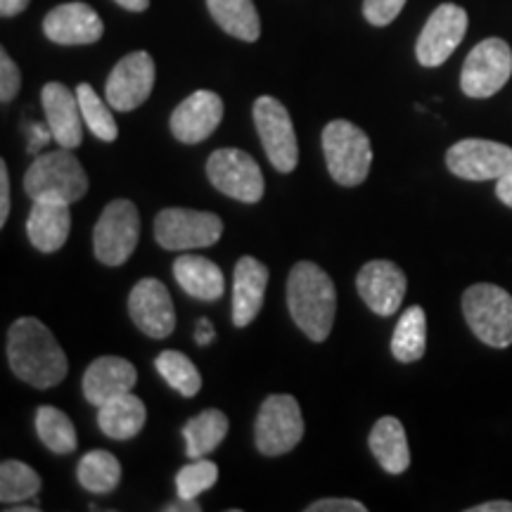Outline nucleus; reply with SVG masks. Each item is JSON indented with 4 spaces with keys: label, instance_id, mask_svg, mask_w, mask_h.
I'll list each match as a JSON object with an SVG mask.
<instances>
[{
    "label": "nucleus",
    "instance_id": "nucleus-1",
    "mask_svg": "<svg viewBox=\"0 0 512 512\" xmlns=\"http://www.w3.org/2000/svg\"><path fill=\"white\" fill-rule=\"evenodd\" d=\"M10 370L36 389H50L67 377L69 363L53 332L41 320L19 318L8 332Z\"/></svg>",
    "mask_w": 512,
    "mask_h": 512
},
{
    "label": "nucleus",
    "instance_id": "nucleus-2",
    "mask_svg": "<svg viewBox=\"0 0 512 512\" xmlns=\"http://www.w3.org/2000/svg\"><path fill=\"white\" fill-rule=\"evenodd\" d=\"M287 309L306 337L325 342L337 311V292L330 275L311 261H299L287 278Z\"/></svg>",
    "mask_w": 512,
    "mask_h": 512
},
{
    "label": "nucleus",
    "instance_id": "nucleus-3",
    "mask_svg": "<svg viewBox=\"0 0 512 512\" xmlns=\"http://www.w3.org/2000/svg\"><path fill=\"white\" fill-rule=\"evenodd\" d=\"M24 190L31 200L48 202H79L88 192V176L67 147L38 155L24 176Z\"/></svg>",
    "mask_w": 512,
    "mask_h": 512
},
{
    "label": "nucleus",
    "instance_id": "nucleus-4",
    "mask_svg": "<svg viewBox=\"0 0 512 512\" xmlns=\"http://www.w3.org/2000/svg\"><path fill=\"white\" fill-rule=\"evenodd\" d=\"M323 155L332 181L339 185H361L373 166V145L363 128L337 119L323 128Z\"/></svg>",
    "mask_w": 512,
    "mask_h": 512
},
{
    "label": "nucleus",
    "instance_id": "nucleus-5",
    "mask_svg": "<svg viewBox=\"0 0 512 512\" xmlns=\"http://www.w3.org/2000/svg\"><path fill=\"white\" fill-rule=\"evenodd\" d=\"M467 325L484 344L505 349L512 344V294L503 287L479 283L463 294Z\"/></svg>",
    "mask_w": 512,
    "mask_h": 512
},
{
    "label": "nucleus",
    "instance_id": "nucleus-6",
    "mask_svg": "<svg viewBox=\"0 0 512 512\" xmlns=\"http://www.w3.org/2000/svg\"><path fill=\"white\" fill-rule=\"evenodd\" d=\"M140 214L131 200H114L100 214L93 230V249L105 266H121L136 252Z\"/></svg>",
    "mask_w": 512,
    "mask_h": 512
},
{
    "label": "nucleus",
    "instance_id": "nucleus-7",
    "mask_svg": "<svg viewBox=\"0 0 512 512\" xmlns=\"http://www.w3.org/2000/svg\"><path fill=\"white\" fill-rule=\"evenodd\" d=\"M512 76V50L503 38H486L465 57L460 88L467 98H491Z\"/></svg>",
    "mask_w": 512,
    "mask_h": 512
},
{
    "label": "nucleus",
    "instance_id": "nucleus-8",
    "mask_svg": "<svg viewBox=\"0 0 512 512\" xmlns=\"http://www.w3.org/2000/svg\"><path fill=\"white\" fill-rule=\"evenodd\" d=\"M304 437V418L299 401L290 394H273L261 403L256 418V448L264 456L290 453Z\"/></svg>",
    "mask_w": 512,
    "mask_h": 512
},
{
    "label": "nucleus",
    "instance_id": "nucleus-9",
    "mask_svg": "<svg viewBox=\"0 0 512 512\" xmlns=\"http://www.w3.org/2000/svg\"><path fill=\"white\" fill-rule=\"evenodd\" d=\"M221 235L223 221L211 211L164 209L155 219V240L171 252L211 247Z\"/></svg>",
    "mask_w": 512,
    "mask_h": 512
},
{
    "label": "nucleus",
    "instance_id": "nucleus-10",
    "mask_svg": "<svg viewBox=\"0 0 512 512\" xmlns=\"http://www.w3.org/2000/svg\"><path fill=\"white\" fill-rule=\"evenodd\" d=\"M254 124L259 131L261 145H264L268 162L280 174H290L299 164V145L290 112L280 100L264 95L254 102Z\"/></svg>",
    "mask_w": 512,
    "mask_h": 512
},
{
    "label": "nucleus",
    "instance_id": "nucleus-11",
    "mask_svg": "<svg viewBox=\"0 0 512 512\" xmlns=\"http://www.w3.org/2000/svg\"><path fill=\"white\" fill-rule=\"evenodd\" d=\"M207 176L216 190L238 202L254 204L264 197L266 185L259 164L238 147H223V150L211 152Z\"/></svg>",
    "mask_w": 512,
    "mask_h": 512
},
{
    "label": "nucleus",
    "instance_id": "nucleus-12",
    "mask_svg": "<svg viewBox=\"0 0 512 512\" xmlns=\"http://www.w3.org/2000/svg\"><path fill=\"white\" fill-rule=\"evenodd\" d=\"M446 166L463 181H498L512 171V147L482 138L458 140L446 152Z\"/></svg>",
    "mask_w": 512,
    "mask_h": 512
},
{
    "label": "nucleus",
    "instance_id": "nucleus-13",
    "mask_svg": "<svg viewBox=\"0 0 512 512\" xmlns=\"http://www.w3.org/2000/svg\"><path fill=\"white\" fill-rule=\"evenodd\" d=\"M467 34V12L460 5L444 3L432 12L422 27L415 55L422 67H439L456 53Z\"/></svg>",
    "mask_w": 512,
    "mask_h": 512
},
{
    "label": "nucleus",
    "instance_id": "nucleus-14",
    "mask_svg": "<svg viewBox=\"0 0 512 512\" xmlns=\"http://www.w3.org/2000/svg\"><path fill=\"white\" fill-rule=\"evenodd\" d=\"M152 88H155V60L145 50H138L119 60L112 69L105 86V98L112 110L131 112L150 98Z\"/></svg>",
    "mask_w": 512,
    "mask_h": 512
},
{
    "label": "nucleus",
    "instance_id": "nucleus-15",
    "mask_svg": "<svg viewBox=\"0 0 512 512\" xmlns=\"http://www.w3.org/2000/svg\"><path fill=\"white\" fill-rule=\"evenodd\" d=\"M128 313L140 332L152 339L169 337L176 328V311L166 285L157 278H145L128 294Z\"/></svg>",
    "mask_w": 512,
    "mask_h": 512
},
{
    "label": "nucleus",
    "instance_id": "nucleus-16",
    "mask_svg": "<svg viewBox=\"0 0 512 512\" xmlns=\"http://www.w3.org/2000/svg\"><path fill=\"white\" fill-rule=\"evenodd\" d=\"M356 287L370 311L377 316H392L401 309L408 280L394 261L375 259L358 271Z\"/></svg>",
    "mask_w": 512,
    "mask_h": 512
},
{
    "label": "nucleus",
    "instance_id": "nucleus-17",
    "mask_svg": "<svg viewBox=\"0 0 512 512\" xmlns=\"http://www.w3.org/2000/svg\"><path fill=\"white\" fill-rule=\"evenodd\" d=\"M102 31L100 15L86 3L57 5L43 19V34L57 46H91L100 41Z\"/></svg>",
    "mask_w": 512,
    "mask_h": 512
},
{
    "label": "nucleus",
    "instance_id": "nucleus-18",
    "mask_svg": "<svg viewBox=\"0 0 512 512\" xmlns=\"http://www.w3.org/2000/svg\"><path fill=\"white\" fill-rule=\"evenodd\" d=\"M223 119V100L211 91H197L185 98L171 114V133L181 143L195 145L207 140Z\"/></svg>",
    "mask_w": 512,
    "mask_h": 512
},
{
    "label": "nucleus",
    "instance_id": "nucleus-19",
    "mask_svg": "<svg viewBox=\"0 0 512 512\" xmlns=\"http://www.w3.org/2000/svg\"><path fill=\"white\" fill-rule=\"evenodd\" d=\"M41 100L55 143L67 147V150L79 147L83 140V114L76 93L53 81L43 86Z\"/></svg>",
    "mask_w": 512,
    "mask_h": 512
},
{
    "label": "nucleus",
    "instance_id": "nucleus-20",
    "mask_svg": "<svg viewBox=\"0 0 512 512\" xmlns=\"http://www.w3.org/2000/svg\"><path fill=\"white\" fill-rule=\"evenodd\" d=\"M138 373L136 366L126 358L119 356H102L88 366L83 375V394L93 406L117 399L121 394H128L136 387Z\"/></svg>",
    "mask_w": 512,
    "mask_h": 512
},
{
    "label": "nucleus",
    "instance_id": "nucleus-21",
    "mask_svg": "<svg viewBox=\"0 0 512 512\" xmlns=\"http://www.w3.org/2000/svg\"><path fill=\"white\" fill-rule=\"evenodd\" d=\"M268 285V268L254 256H242L235 264L233 283V323L235 328H247L259 316L264 306Z\"/></svg>",
    "mask_w": 512,
    "mask_h": 512
},
{
    "label": "nucleus",
    "instance_id": "nucleus-22",
    "mask_svg": "<svg viewBox=\"0 0 512 512\" xmlns=\"http://www.w3.org/2000/svg\"><path fill=\"white\" fill-rule=\"evenodd\" d=\"M72 230V211L64 202L36 200L29 211L27 235L38 252L53 254L64 247Z\"/></svg>",
    "mask_w": 512,
    "mask_h": 512
},
{
    "label": "nucleus",
    "instance_id": "nucleus-23",
    "mask_svg": "<svg viewBox=\"0 0 512 512\" xmlns=\"http://www.w3.org/2000/svg\"><path fill=\"white\" fill-rule=\"evenodd\" d=\"M174 278L190 297L204 299V302L221 299L223 290H226L223 271L214 261L204 259V256H178L174 264Z\"/></svg>",
    "mask_w": 512,
    "mask_h": 512
},
{
    "label": "nucleus",
    "instance_id": "nucleus-24",
    "mask_svg": "<svg viewBox=\"0 0 512 512\" xmlns=\"http://www.w3.org/2000/svg\"><path fill=\"white\" fill-rule=\"evenodd\" d=\"M370 451L377 458L384 470L389 475H401V472L408 470L411 465V448H408L406 432H403V425L392 415L387 418H380L375 422L373 432L368 437Z\"/></svg>",
    "mask_w": 512,
    "mask_h": 512
},
{
    "label": "nucleus",
    "instance_id": "nucleus-25",
    "mask_svg": "<svg viewBox=\"0 0 512 512\" xmlns=\"http://www.w3.org/2000/svg\"><path fill=\"white\" fill-rule=\"evenodd\" d=\"M147 408L136 394H121L117 399L102 403L98 411L100 430L110 439L126 441L133 439L145 427Z\"/></svg>",
    "mask_w": 512,
    "mask_h": 512
},
{
    "label": "nucleus",
    "instance_id": "nucleus-26",
    "mask_svg": "<svg viewBox=\"0 0 512 512\" xmlns=\"http://www.w3.org/2000/svg\"><path fill=\"white\" fill-rule=\"evenodd\" d=\"M214 22L226 34L254 43L261 36V19L254 0H207Z\"/></svg>",
    "mask_w": 512,
    "mask_h": 512
},
{
    "label": "nucleus",
    "instance_id": "nucleus-27",
    "mask_svg": "<svg viewBox=\"0 0 512 512\" xmlns=\"http://www.w3.org/2000/svg\"><path fill=\"white\" fill-rule=\"evenodd\" d=\"M228 427L230 425L226 413H221L219 408H209V411L190 418L183 427L185 453H188V458H204L207 453L214 451L226 439Z\"/></svg>",
    "mask_w": 512,
    "mask_h": 512
},
{
    "label": "nucleus",
    "instance_id": "nucleus-28",
    "mask_svg": "<svg viewBox=\"0 0 512 512\" xmlns=\"http://www.w3.org/2000/svg\"><path fill=\"white\" fill-rule=\"evenodd\" d=\"M427 349V318L420 306H411L399 318L392 337V354L401 363H415Z\"/></svg>",
    "mask_w": 512,
    "mask_h": 512
},
{
    "label": "nucleus",
    "instance_id": "nucleus-29",
    "mask_svg": "<svg viewBox=\"0 0 512 512\" xmlns=\"http://www.w3.org/2000/svg\"><path fill=\"white\" fill-rule=\"evenodd\" d=\"M121 482V465L110 451H91L79 463V484L93 494H110Z\"/></svg>",
    "mask_w": 512,
    "mask_h": 512
},
{
    "label": "nucleus",
    "instance_id": "nucleus-30",
    "mask_svg": "<svg viewBox=\"0 0 512 512\" xmlns=\"http://www.w3.org/2000/svg\"><path fill=\"white\" fill-rule=\"evenodd\" d=\"M36 432L43 446L53 453H72L76 448L74 422L55 406H41L36 411Z\"/></svg>",
    "mask_w": 512,
    "mask_h": 512
},
{
    "label": "nucleus",
    "instance_id": "nucleus-31",
    "mask_svg": "<svg viewBox=\"0 0 512 512\" xmlns=\"http://www.w3.org/2000/svg\"><path fill=\"white\" fill-rule=\"evenodd\" d=\"M76 98H79V105H81L83 124L91 128L93 136L105 140V143L117 140L119 126L112 117L110 102L105 105V100H102L100 95L93 91V86H88V83H81V86L76 88Z\"/></svg>",
    "mask_w": 512,
    "mask_h": 512
},
{
    "label": "nucleus",
    "instance_id": "nucleus-32",
    "mask_svg": "<svg viewBox=\"0 0 512 512\" xmlns=\"http://www.w3.org/2000/svg\"><path fill=\"white\" fill-rule=\"evenodd\" d=\"M155 368L159 370V375L164 377L169 387H174L176 392H181V396H195L202 389V377L200 370L195 368V363L190 361L188 356L181 354V351H162L157 356Z\"/></svg>",
    "mask_w": 512,
    "mask_h": 512
},
{
    "label": "nucleus",
    "instance_id": "nucleus-33",
    "mask_svg": "<svg viewBox=\"0 0 512 512\" xmlns=\"http://www.w3.org/2000/svg\"><path fill=\"white\" fill-rule=\"evenodd\" d=\"M41 491V477L19 460H5L0 465V501L19 503L34 498Z\"/></svg>",
    "mask_w": 512,
    "mask_h": 512
},
{
    "label": "nucleus",
    "instance_id": "nucleus-34",
    "mask_svg": "<svg viewBox=\"0 0 512 512\" xmlns=\"http://www.w3.org/2000/svg\"><path fill=\"white\" fill-rule=\"evenodd\" d=\"M216 482H219V465L204 458H195L176 475L178 496L190 498V501H197Z\"/></svg>",
    "mask_w": 512,
    "mask_h": 512
},
{
    "label": "nucleus",
    "instance_id": "nucleus-35",
    "mask_svg": "<svg viewBox=\"0 0 512 512\" xmlns=\"http://www.w3.org/2000/svg\"><path fill=\"white\" fill-rule=\"evenodd\" d=\"M406 0H363V15L373 27H387L401 15Z\"/></svg>",
    "mask_w": 512,
    "mask_h": 512
},
{
    "label": "nucleus",
    "instance_id": "nucleus-36",
    "mask_svg": "<svg viewBox=\"0 0 512 512\" xmlns=\"http://www.w3.org/2000/svg\"><path fill=\"white\" fill-rule=\"evenodd\" d=\"M19 86H22V74H19V67L12 62V57L0 50V100L10 102L15 100L19 93Z\"/></svg>",
    "mask_w": 512,
    "mask_h": 512
},
{
    "label": "nucleus",
    "instance_id": "nucleus-37",
    "mask_svg": "<svg viewBox=\"0 0 512 512\" xmlns=\"http://www.w3.org/2000/svg\"><path fill=\"white\" fill-rule=\"evenodd\" d=\"M368 508L354 498H320L306 505V512H366Z\"/></svg>",
    "mask_w": 512,
    "mask_h": 512
},
{
    "label": "nucleus",
    "instance_id": "nucleus-38",
    "mask_svg": "<svg viewBox=\"0 0 512 512\" xmlns=\"http://www.w3.org/2000/svg\"><path fill=\"white\" fill-rule=\"evenodd\" d=\"M10 216V174L5 162L0 164V226H5Z\"/></svg>",
    "mask_w": 512,
    "mask_h": 512
},
{
    "label": "nucleus",
    "instance_id": "nucleus-39",
    "mask_svg": "<svg viewBox=\"0 0 512 512\" xmlns=\"http://www.w3.org/2000/svg\"><path fill=\"white\" fill-rule=\"evenodd\" d=\"M50 138H53V131H50V126L29 124V145H27V150L31 152V155H38V150H41V147L46 145Z\"/></svg>",
    "mask_w": 512,
    "mask_h": 512
},
{
    "label": "nucleus",
    "instance_id": "nucleus-40",
    "mask_svg": "<svg viewBox=\"0 0 512 512\" xmlns=\"http://www.w3.org/2000/svg\"><path fill=\"white\" fill-rule=\"evenodd\" d=\"M214 337H216V332H214V325H211L207 318H202L200 323H197L195 342L200 344V347H207V344L214 342Z\"/></svg>",
    "mask_w": 512,
    "mask_h": 512
},
{
    "label": "nucleus",
    "instance_id": "nucleus-41",
    "mask_svg": "<svg viewBox=\"0 0 512 512\" xmlns=\"http://www.w3.org/2000/svg\"><path fill=\"white\" fill-rule=\"evenodd\" d=\"M496 195H498V200L505 204V207H512V171L510 174H505L503 178H498Z\"/></svg>",
    "mask_w": 512,
    "mask_h": 512
},
{
    "label": "nucleus",
    "instance_id": "nucleus-42",
    "mask_svg": "<svg viewBox=\"0 0 512 512\" xmlns=\"http://www.w3.org/2000/svg\"><path fill=\"white\" fill-rule=\"evenodd\" d=\"M29 0H0V15L3 17H15L22 10H27Z\"/></svg>",
    "mask_w": 512,
    "mask_h": 512
},
{
    "label": "nucleus",
    "instance_id": "nucleus-43",
    "mask_svg": "<svg viewBox=\"0 0 512 512\" xmlns=\"http://www.w3.org/2000/svg\"><path fill=\"white\" fill-rule=\"evenodd\" d=\"M164 510L166 512H200L202 505L197 503V501H190V498L178 496V501L164 505Z\"/></svg>",
    "mask_w": 512,
    "mask_h": 512
},
{
    "label": "nucleus",
    "instance_id": "nucleus-44",
    "mask_svg": "<svg viewBox=\"0 0 512 512\" xmlns=\"http://www.w3.org/2000/svg\"><path fill=\"white\" fill-rule=\"evenodd\" d=\"M470 512H512V503L510 501H489V503L475 505V508H470Z\"/></svg>",
    "mask_w": 512,
    "mask_h": 512
},
{
    "label": "nucleus",
    "instance_id": "nucleus-45",
    "mask_svg": "<svg viewBox=\"0 0 512 512\" xmlns=\"http://www.w3.org/2000/svg\"><path fill=\"white\" fill-rule=\"evenodd\" d=\"M114 3L131 12H145L150 8V0H114Z\"/></svg>",
    "mask_w": 512,
    "mask_h": 512
},
{
    "label": "nucleus",
    "instance_id": "nucleus-46",
    "mask_svg": "<svg viewBox=\"0 0 512 512\" xmlns=\"http://www.w3.org/2000/svg\"><path fill=\"white\" fill-rule=\"evenodd\" d=\"M12 512H38L41 508L38 505H12Z\"/></svg>",
    "mask_w": 512,
    "mask_h": 512
}]
</instances>
